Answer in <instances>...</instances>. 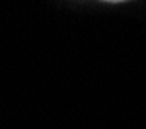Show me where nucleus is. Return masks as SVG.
Wrapping results in <instances>:
<instances>
[]
</instances>
